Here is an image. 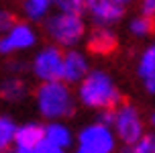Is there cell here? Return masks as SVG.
I'll use <instances>...</instances> for the list:
<instances>
[{"instance_id": "1", "label": "cell", "mask_w": 155, "mask_h": 153, "mask_svg": "<svg viewBox=\"0 0 155 153\" xmlns=\"http://www.w3.org/2000/svg\"><path fill=\"white\" fill-rule=\"evenodd\" d=\"M35 106L43 121H65L76 112L78 94L63 80L41 82L35 90Z\"/></svg>"}, {"instance_id": "2", "label": "cell", "mask_w": 155, "mask_h": 153, "mask_svg": "<svg viewBox=\"0 0 155 153\" xmlns=\"http://www.w3.org/2000/svg\"><path fill=\"white\" fill-rule=\"evenodd\" d=\"M78 102L92 110L116 108L120 104V90L114 78L104 69H90V74L78 84Z\"/></svg>"}, {"instance_id": "3", "label": "cell", "mask_w": 155, "mask_h": 153, "mask_svg": "<svg viewBox=\"0 0 155 153\" xmlns=\"http://www.w3.org/2000/svg\"><path fill=\"white\" fill-rule=\"evenodd\" d=\"M45 35L51 43L61 49H76L88 35L84 15H70V12H57L53 10L43 23Z\"/></svg>"}, {"instance_id": "4", "label": "cell", "mask_w": 155, "mask_h": 153, "mask_svg": "<svg viewBox=\"0 0 155 153\" xmlns=\"http://www.w3.org/2000/svg\"><path fill=\"white\" fill-rule=\"evenodd\" d=\"M116 143H118V139H116L112 127L94 121L80 129L71 153H114Z\"/></svg>"}, {"instance_id": "5", "label": "cell", "mask_w": 155, "mask_h": 153, "mask_svg": "<svg viewBox=\"0 0 155 153\" xmlns=\"http://www.w3.org/2000/svg\"><path fill=\"white\" fill-rule=\"evenodd\" d=\"M116 139L120 145H135L145 135V121L133 104H118L114 108V122H112Z\"/></svg>"}, {"instance_id": "6", "label": "cell", "mask_w": 155, "mask_h": 153, "mask_svg": "<svg viewBox=\"0 0 155 153\" xmlns=\"http://www.w3.org/2000/svg\"><path fill=\"white\" fill-rule=\"evenodd\" d=\"M63 53H65V49H61L57 45L41 47L37 53L33 55V59L29 61V72L33 74V78H37L39 82L61 80Z\"/></svg>"}, {"instance_id": "7", "label": "cell", "mask_w": 155, "mask_h": 153, "mask_svg": "<svg viewBox=\"0 0 155 153\" xmlns=\"http://www.w3.org/2000/svg\"><path fill=\"white\" fill-rule=\"evenodd\" d=\"M37 45V31L29 23H16L0 35V55H18Z\"/></svg>"}, {"instance_id": "8", "label": "cell", "mask_w": 155, "mask_h": 153, "mask_svg": "<svg viewBox=\"0 0 155 153\" xmlns=\"http://www.w3.org/2000/svg\"><path fill=\"white\" fill-rule=\"evenodd\" d=\"M86 15L94 27H114L124 16V6L112 0H86Z\"/></svg>"}, {"instance_id": "9", "label": "cell", "mask_w": 155, "mask_h": 153, "mask_svg": "<svg viewBox=\"0 0 155 153\" xmlns=\"http://www.w3.org/2000/svg\"><path fill=\"white\" fill-rule=\"evenodd\" d=\"M90 74V61L84 51L80 49H65L63 53V74L61 80L68 84H80L86 76Z\"/></svg>"}, {"instance_id": "10", "label": "cell", "mask_w": 155, "mask_h": 153, "mask_svg": "<svg viewBox=\"0 0 155 153\" xmlns=\"http://www.w3.org/2000/svg\"><path fill=\"white\" fill-rule=\"evenodd\" d=\"M43 141L70 151L76 145V133L71 131V127L65 121H45V125H43Z\"/></svg>"}, {"instance_id": "11", "label": "cell", "mask_w": 155, "mask_h": 153, "mask_svg": "<svg viewBox=\"0 0 155 153\" xmlns=\"http://www.w3.org/2000/svg\"><path fill=\"white\" fill-rule=\"evenodd\" d=\"M86 45L88 51L94 55H108L116 47V35L112 27H94L86 35Z\"/></svg>"}, {"instance_id": "12", "label": "cell", "mask_w": 155, "mask_h": 153, "mask_svg": "<svg viewBox=\"0 0 155 153\" xmlns=\"http://www.w3.org/2000/svg\"><path fill=\"white\" fill-rule=\"evenodd\" d=\"M137 74L147 94L155 96V41H151L139 55L137 61Z\"/></svg>"}, {"instance_id": "13", "label": "cell", "mask_w": 155, "mask_h": 153, "mask_svg": "<svg viewBox=\"0 0 155 153\" xmlns=\"http://www.w3.org/2000/svg\"><path fill=\"white\" fill-rule=\"evenodd\" d=\"M29 94V86L23 80V76H6L2 82H0V100L4 102H21V100L27 98Z\"/></svg>"}, {"instance_id": "14", "label": "cell", "mask_w": 155, "mask_h": 153, "mask_svg": "<svg viewBox=\"0 0 155 153\" xmlns=\"http://www.w3.org/2000/svg\"><path fill=\"white\" fill-rule=\"evenodd\" d=\"M43 143V125L39 122H25V125H18V131H16V147H31V149H37L39 145Z\"/></svg>"}, {"instance_id": "15", "label": "cell", "mask_w": 155, "mask_h": 153, "mask_svg": "<svg viewBox=\"0 0 155 153\" xmlns=\"http://www.w3.org/2000/svg\"><path fill=\"white\" fill-rule=\"evenodd\" d=\"M53 12V0H23V15L27 21L45 23V18Z\"/></svg>"}, {"instance_id": "16", "label": "cell", "mask_w": 155, "mask_h": 153, "mask_svg": "<svg viewBox=\"0 0 155 153\" xmlns=\"http://www.w3.org/2000/svg\"><path fill=\"white\" fill-rule=\"evenodd\" d=\"M16 131H18V125L12 116L0 115V153L12 151L16 141Z\"/></svg>"}, {"instance_id": "17", "label": "cell", "mask_w": 155, "mask_h": 153, "mask_svg": "<svg viewBox=\"0 0 155 153\" xmlns=\"http://www.w3.org/2000/svg\"><path fill=\"white\" fill-rule=\"evenodd\" d=\"M153 21L155 18H149V16H145V15H137L129 21V27H127V29H129V33H131L133 37H137V39L149 37L151 31H153V27H155Z\"/></svg>"}, {"instance_id": "18", "label": "cell", "mask_w": 155, "mask_h": 153, "mask_svg": "<svg viewBox=\"0 0 155 153\" xmlns=\"http://www.w3.org/2000/svg\"><path fill=\"white\" fill-rule=\"evenodd\" d=\"M120 153H155V131L145 133L135 145H123Z\"/></svg>"}, {"instance_id": "19", "label": "cell", "mask_w": 155, "mask_h": 153, "mask_svg": "<svg viewBox=\"0 0 155 153\" xmlns=\"http://www.w3.org/2000/svg\"><path fill=\"white\" fill-rule=\"evenodd\" d=\"M53 10L70 12V15H84L86 0H53Z\"/></svg>"}, {"instance_id": "20", "label": "cell", "mask_w": 155, "mask_h": 153, "mask_svg": "<svg viewBox=\"0 0 155 153\" xmlns=\"http://www.w3.org/2000/svg\"><path fill=\"white\" fill-rule=\"evenodd\" d=\"M8 69V76H23V72L29 69V63H25L23 59H10L6 63Z\"/></svg>"}, {"instance_id": "21", "label": "cell", "mask_w": 155, "mask_h": 153, "mask_svg": "<svg viewBox=\"0 0 155 153\" xmlns=\"http://www.w3.org/2000/svg\"><path fill=\"white\" fill-rule=\"evenodd\" d=\"M12 25H15L12 15H10L8 10H2V8H0V35H2V33H6Z\"/></svg>"}, {"instance_id": "22", "label": "cell", "mask_w": 155, "mask_h": 153, "mask_svg": "<svg viewBox=\"0 0 155 153\" xmlns=\"http://www.w3.org/2000/svg\"><path fill=\"white\" fill-rule=\"evenodd\" d=\"M139 15L155 18V0H141L139 2Z\"/></svg>"}, {"instance_id": "23", "label": "cell", "mask_w": 155, "mask_h": 153, "mask_svg": "<svg viewBox=\"0 0 155 153\" xmlns=\"http://www.w3.org/2000/svg\"><path fill=\"white\" fill-rule=\"evenodd\" d=\"M96 121L102 122V125H106V127H112V122H114V108L98 110V116H96Z\"/></svg>"}, {"instance_id": "24", "label": "cell", "mask_w": 155, "mask_h": 153, "mask_svg": "<svg viewBox=\"0 0 155 153\" xmlns=\"http://www.w3.org/2000/svg\"><path fill=\"white\" fill-rule=\"evenodd\" d=\"M37 153H68L65 149H61V147H55V145H51V143H41V145L37 147Z\"/></svg>"}, {"instance_id": "25", "label": "cell", "mask_w": 155, "mask_h": 153, "mask_svg": "<svg viewBox=\"0 0 155 153\" xmlns=\"http://www.w3.org/2000/svg\"><path fill=\"white\" fill-rule=\"evenodd\" d=\"M112 2H116V4H120V6H129V4H131V0H112Z\"/></svg>"}, {"instance_id": "26", "label": "cell", "mask_w": 155, "mask_h": 153, "mask_svg": "<svg viewBox=\"0 0 155 153\" xmlns=\"http://www.w3.org/2000/svg\"><path fill=\"white\" fill-rule=\"evenodd\" d=\"M151 125H153V129H155V110L151 112Z\"/></svg>"}]
</instances>
